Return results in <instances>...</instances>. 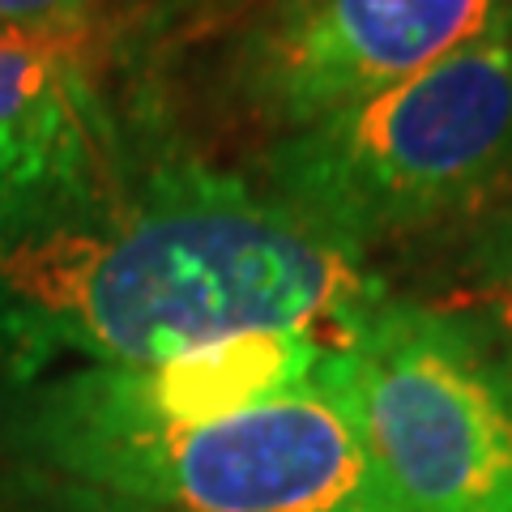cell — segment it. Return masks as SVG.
I'll return each instance as SVG.
<instances>
[{
	"mask_svg": "<svg viewBox=\"0 0 512 512\" xmlns=\"http://www.w3.org/2000/svg\"><path fill=\"white\" fill-rule=\"evenodd\" d=\"M453 282L448 299H423L466 316L483 338L512 363V180L457 222Z\"/></svg>",
	"mask_w": 512,
	"mask_h": 512,
	"instance_id": "7",
	"label": "cell"
},
{
	"mask_svg": "<svg viewBox=\"0 0 512 512\" xmlns=\"http://www.w3.org/2000/svg\"><path fill=\"white\" fill-rule=\"evenodd\" d=\"M325 350L329 346H320L308 333L261 329L141 367H82V376L94 393L120 410L146 414V419L201 423L299 389L303 380L316 376Z\"/></svg>",
	"mask_w": 512,
	"mask_h": 512,
	"instance_id": "6",
	"label": "cell"
},
{
	"mask_svg": "<svg viewBox=\"0 0 512 512\" xmlns=\"http://www.w3.org/2000/svg\"><path fill=\"white\" fill-rule=\"evenodd\" d=\"M99 52L90 26L64 30H0V133L30 124L64 99Z\"/></svg>",
	"mask_w": 512,
	"mask_h": 512,
	"instance_id": "8",
	"label": "cell"
},
{
	"mask_svg": "<svg viewBox=\"0 0 512 512\" xmlns=\"http://www.w3.org/2000/svg\"><path fill=\"white\" fill-rule=\"evenodd\" d=\"M389 299L367 256L82 77L0 133V376L141 367L235 333L342 346Z\"/></svg>",
	"mask_w": 512,
	"mask_h": 512,
	"instance_id": "1",
	"label": "cell"
},
{
	"mask_svg": "<svg viewBox=\"0 0 512 512\" xmlns=\"http://www.w3.org/2000/svg\"><path fill=\"white\" fill-rule=\"evenodd\" d=\"M0 461L26 504L82 512H406L325 359L299 389L201 423L120 410L82 367L5 384Z\"/></svg>",
	"mask_w": 512,
	"mask_h": 512,
	"instance_id": "2",
	"label": "cell"
},
{
	"mask_svg": "<svg viewBox=\"0 0 512 512\" xmlns=\"http://www.w3.org/2000/svg\"><path fill=\"white\" fill-rule=\"evenodd\" d=\"M512 35V0H256L218 64L222 99L265 141Z\"/></svg>",
	"mask_w": 512,
	"mask_h": 512,
	"instance_id": "5",
	"label": "cell"
},
{
	"mask_svg": "<svg viewBox=\"0 0 512 512\" xmlns=\"http://www.w3.org/2000/svg\"><path fill=\"white\" fill-rule=\"evenodd\" d=\"M325 376L406 512H512V363L466 316L389 295Z\"/></svg>",
	"mask_w": 512,
	"mask_h": 512,
	"instance_id": "4",
	"label": "cell"
},
{
	"mask_svg": "<svg viewBox=\"0 0 512 512\" xmlns=\"http://www.w3.org/2000/svg\"><path fill=\"white\" fill-rule=\"evenodd\" d=\"M252 180L363 256L461 222L512 180V35L265 141Z\"/></svg>",
	"mask_w": 512,
	"mask_h": 512,
	"instance_id": "3",
	"label": "cell"
},
{
	"mask_svg": "<svg viewBox=\"0 0 512 512\" xmlns=\"http://www.w3.org/2000/svg\"><path fill=\"white\" fill-rule=\"evenodd\" d=\"M35 512H82V508H56V504H30Z\"/></svg>",
	"mask_w": 512,
	"mask_h": 512,
	"instance_id": "10",
	"label": "cell"
},
{
	"mask_svg": "<svg viewBox=\"0 0 512 512\" xmlns=\"http://www.w3.org/2000/svg\"><path fill=\"white\" fill-rule=\"evenodd\" d=\"M103 0H0V30H64L90 26Z\"/></svg>",
	"mask_w": 512,
	"mask_h": 512,
	"instance_id": "9",
	"label": "cell"
}]
</instances>
